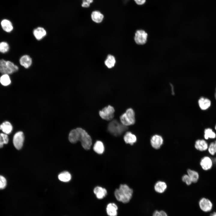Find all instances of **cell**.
Here are the masks:
<instances>
[{
	"label": "cell",
	"instance_id": "27",
	"mask_svg": "<svg viewBox=\"0 0 216 216\" xmlns=\"http://www.w3.org/2000/svg\"><path fill=\"white\" fill-rule=\"evenodd\" d=\"M59 179L63 182H67L70 181L71 178V175L67 171H64L60 173L58 176Z\"/></svg>",
	"mask_w": 216,
	"mask_h": 216
},
{
	"label": "cell",
	"instance_id": "7",
	"mask_svg": "<svg viewBox=\"0 0 216 216\" xmlns=\"http://www.w3.org/2000/svg\"><path fill=\"white\" fill-rule=\"evenodd\" d=\"M24 140V136L23 132L21 131L16 132L13 138V143L15 148L20 150L22 147Z\"/></svg>",
	"mask_w": 216,
	"mask_h": 216
},
{
	"label": "cell",
	"instance_id": "22",
	"mask_svg": "<svg viewBox=\"0 0 216 216\" xmlns=\"http://www.w3.org/2000/svg\"><path fill=\"white\" fill-rule=\"evenodd\" d=\"M91 16L92 20L97 23L101 22L102 21L104 17L103 14L98 11L92 12Z\"/></svg>",
	"mask_w": 216,
	"mask_h": 216
},
{
	"label": "cell",
	"instance_id": "41",
	"mask_svg": "<svg viewBox=\"0 0 216 216\" xmlns=\"http://www.w3.org/2000/svg\"><path fill=\"white\" fill-rule=\"evenodd\" d=\"M215 130H216V125H215Z\"/></svg>",
	"mask_w": 216,
	"mask_h": 216
},
{
	"label": "cell",
	"instance_id": "2",
	"mask_svg": "<svg viewBox=\"0 0 216 216\" xmlns=\"http://www.w3.org/2000/svg\"><path fill=\"white\" fill-rule=\"evenodd\" d=\"M127 129V126L120 123L116 120H114L110 122L108 127V131L111 134L116 136L121 135Z\"/></svg>",
	"mask_w": 216,
	"mask_h": 216
},
{
	"label": "cell",
	"instance_id": "6",
	"mask_svg": "<svg viewBox=\"0 0 216 216\" xmlns=\"http://www.w3.org/2000/svg\"><path fill=\"white\" fill-rule=\"evenodd\" d=\"M148 35V34L144 30H138L136 31L135 34L134 41L137 44L143 45L147 42Z\"/></svg>",
	"mask_w": 216,
	"mask_h": 216
},
{
	"label": "cell",
	"instance_id": "31",
	"mask_svg": "<svg viewBox=\"0 0 216 216\" xmlns=\"http://www.w3.org/2000/svg\"><path fill=\"white\" fill-rule=\"evenodd\" d=\"M0 73L3 74L8 75L12 74L14 73L10 68L5 65L4 67H0Z\"/></svg>",
	"mask_w": 216,
	"mask_h": 216
},
{
	"label": "cell",
	"instance_id": "16",
	"mask_svg": "<svg viewBox=\"0 0 216 216\" xmlns=\"http://www.w3.org/2000/svg\"><path fill=\"white\" fill-rule=\"evenodd\" d=\"M118 209V207L115 204L110 203L107 205L106 208L107 213L109 216H116Z\"/></svg>",
	"mask_w": 216,
	"mask_h": 216
},
{
	"label": "cell",
	"instance_id": "5",
	"mask_svg": "<svg viewBox=\"0 0 216 216\" xmlns=\"http://www.w3.org/2000/svg\"><path fill=\"white\" fill-rule=\"evenodd\" d=\"M115 110L110 105L104 108L99 112V114L103 119L107 121L111 120L114 117Z\"/></svg>",
	"mask_w": 216,
	"mask_h": 216
},
{
	"label": "cell",
	"instance_id": "21",
	"mask_svg": "<svg viewBox=\"0 0 216 216\" xmlns=\"http://www.w3.org/2000/svg\"><path fill=\"white\" fill-rule=\"evenodd\" d=\"M79 132L77 128L71 130L69 134L68 139L70 142L72 143L77 142L78 140Z\"/></svg>",
	"mask_w": 216,
	"mask_h": 216
},
{
	"label": "cell",
	"instance_id": "15",
	"mask_svg": "<svg viewBox=\"0 0 216 216\" xmlns=\"http://www.w3.org/2000/svg\"><path fill=\"white\" fill-rule=\"evenodd\" d=\"M19 61L21 65L26 68H29L32 62L31 58L28 55L22 56L20 58Z\"/></svg>",
	"mask_w": 216,
	"mask_h": 216
},
{
	"label": "cell",
	"instance_id": "3",
	"mask_svg": "<svg viewBox=\"0 0 216 216\" xmlns=\"http://www.w3.org/2000/svg\"><path fill=\"white\" fill-rule=\"evenodd\" d=\"M77 128L79 132L78 140L81 142L82 146L86 150L90 149L92 144L91 136L85 130L82 128Z\"/></svg>",
	"mask_w": 216,
	"mask_h": 216
},
{
	"label": "cell",
	"instance_id": "23",
	"mask_svg": "<svg viewBox=\"0 0 216 216\" xmlns=\"http://www.w3.org/2000/svg\"><path fill=\"white\" fill-rule=\"evenodd\" d=\"M116 62L115 57L112 55H109L104 62V63L108 68H111L114 67Z\"/></svg>",
	"mask_w": 216,
	"mask_h": 216
},
{
	"label": "cell",
	"instance_id": "34",
	"mask_svg": "<svg viewBox=\"0 0 216 216\" xmlns=\"http://www.w3.org/2000/svg\"><path fill=\"white\" fill-rule=\"evenodd\" d=\"M152 216H168V215L166 212L164 211L156 210L154 212Z\"/></svg>",
	"mask_w": 216,
	"mask_h": 216
},
{
	"label": "cell",
	"instance_id": "32",
	"mask_svg": "<svg viewBox=\"0 0 216 216\" xmlns=\"http://www.w3.org/2000/svg\"><path fill=\"white\" fill-rule=\"evenodd\" d=\"M7 185V181L3 176L0 175V189H4Z\"/></svg>",
	"mask_w": 216,
	"mask_h": 216
},
{
	"label": "cell",
	"instance_id": "40",
	"mask_svg": "<svg viewBox=\"0 0 216 216\" xmlns=\"http://www.w3.org/2000/svg\"><path fill=\"white\" fill-rule=\"evenodd\" d=\"M214 96H215V98L216 99V90H215V93Z\"/></svg>",
	"mask_w": 216,
	"mask_h": 216
},
{
	"label": "cell",
	"instance_id": "11",
	"mask_svg": "<svg viewBox=\"0 0 216 216\" xmlns=\"http://www.w3.org/2000/svg\"><path fill=\"white\" fill-rule=\"evenodd\" d=\"M167 188L166 183L163 181H159L154 184V188L155 191L158 193L161 194L164 192Z\"/></svg>",
	"mask_w": 216,
	"mask_h": 216
},
{
	"label": "cell",
	"instance_id": "35",
	"mask_svg": "<svg viewBox=\"0 0 216 216\" xmlns=\"http://www.w3.org/2000/svg\"><path fill=\"white\" fill-rule=\"evenodd\" d=\"M93 2V0H83L81 4L82 6L85 8L88 7L90 3H92Z\"/></svg>",
	"mask_w": 216,
	"mask_h": 216
},
{
	"label": "cell",
	"instance_id": "14",
	"mask_svg": "<svg viewBox=\"0 0 216 216\" xmlns=\"http://www.w3.org/2000/svg\"><path fill=\"white\" fill-rule=\"evenodd\" d=\"M1 27L7 32H10L13 29V26L11 22L8 19H4L1 22Z\"/></svg>",
	"mask_w": 216,
	"mask_h": 216
},
{
	"label": "cell",
	"instance_id": "20",
	"mask_svg": "<svg viewBox=\"0 0 216 216\" xmlns=\"http://www.w3.org/2000/svg\"><path fill=\"white\" fill-rule=\"evenodd\" d=\"M94 192L97 197L100 199L104 198L107 194V191L105 188L99 186L94 188Z\"/></svg>",
	"mask_w": 216,
	"mask_h": 216
},
{
	"label": "cell",
	"instance_id": "10",
	"mask_svg": "<svg viewBox=\"0 0 216 216\" xmlns=\"http://www.w3.org/2000/svg\"><path fill=\"white\" fill-rule=\"evenodd\" d=\"M200 164L203 170H207L211 168L212 163L211 159L209 157L206 156L201 159Z\"/></svg>",
	"mask_w": 216,
	"mask_h": 216
},
{
	"label": "cell",
	"instance_id": "38",
	"mask_svg": "<svg viewBox=\"0 0 216 216\" xmlns=\"http://www.w3.org/2000/svg\"><path fill=\"white\" fill-rule=\"evenodd\" d=\"M214 148L215 152L216 153V140L214 142Z\"/></svg>",
	"mask_w": 216,
	"mask_h": 216
},
{
	"label": "cell",
	"instance_id": "1",
	"mask_svg": "<svg viewBox=\"0 0 216 216\" xmlns=\"http://www.w3.org/2000/svg\"><path fill=\"white\" fill-rule=\"evenodd\" d=\"M133 192V190L126 184H121L118 189L115 190L114 194L118 201L127 203L131 199Z\"/></svg>",
	"mask_w": 216,
	"mask_h": 216
},
{
	"label": "cell",
	"instance_id": "25",
	"mask_svg": "<svg viewBox=\"0 0 216 216\" xmlns=\"http://www.w3.org/2000/svg\"><path fill=\"white\" fill-rule=\"evenodd\" d=\"M93 150L98 154H102L104 151V146L103 142L100 141H97L94 145Z\"/></svg>",
	"mask_w": 216,
	"mask_h": 216
},
{
	"label": "cell",
	"instance_id": "19",
	"mask_svg": "<svg viewBox=\"0 0 216 216\" xmlns=\"http://www.w3.org/2000/svg\"><path fill=\"white\" fill-rule=\"evenodd\" d=\"M198 103L200 108L203 110L208 109L211 104V101L209 99L203 97L200 98Z\"/></svg>",
	"mask_w": 216,
	"mask_h": 216
},
{
	"label": "cell",
	"instance_id": "39",
	"mask_svg": "<svg viewBox=\"0 0 216 216\" xmlns=\"http://www.w3.org/2000/svg\"><path fill=\"white\" fill-rule=\"evenodd\" d=\"M209 216H216V212H214L212 213Z\"/></svg>",
	"mask_w": 216,
	"mask_h": 216
},
{
	"label": "cell",
	"instance_id": "36",
	"mask_svg": "<svg viewBox=\"0 0 216 216\" xmlns=\"http://www.w3.org/2000/svg\"><path fill=\"white\" fill-rule=\"evenodd\" d=\"M208 151L209 153L212 155H214L215 152L214 148V142H211L208 148Z\"/></svg>",
	"mask_w": 216,
	"mask_h": 216
},
{
	"label": "cell",
	"instance_id": "17",
	"mask_svg": "<svg viewBox=\"0 0 216 216\" xmlns=\"http://www.w3.org/2000/svg\"><path fill=\"white\" fill-rule=\"evenodd\" d=\"M124 139L126 142L132 145L136 142L137 140L136 136L130 132H127L124 137Z\"/></svg>",
	"mask_w": 216,
	"mask_h": 216
},
{
	"label": "cell",
	"instance_id": "29",
	"mask_svg": "<svg viewBox=\"0 0 216 216\" xmlns=\"http://www.w3.org/2000/svg\"><path fill=\"white\" fill-rule=\"evenodd\" d=\"M8 141V134L3 133H0V148L2 147L4 144H7Z\"/></svg>",
	"mask_w": 216,
	"mask_h": 216
},
{
	"label": "cell",
	"instance_id": "9",
	"mask_svg": "<svg viewBox=\"0 0 216 216\" xmlns=\"http://www.w3.org/2000/svg\"><path fill=\"white\" fill-rule=\"evenodd\" d=\"M150 142L152 146L157 149L160 148L163 144L164 139L161 136L155 134L151 137Z\"/></svg>",
	"mask_w": 216,
	"mask_h": 216
},
{
	"label": "cell",
	"instance_id": "30",
	"mask_svg": "<svg viewBox=\"0 0 216 216\" xmlns=\"http://www.w3.org/2000/svg\"><path fill=\"white\" fill-rule=\"evenodd\" d=\"M10 47L8 44L5 41L0 42V52L5 53L8 51Z\"/></svg>",
	"mask_w": 216,
	"mask_h": 216
},
{
	"label": "cell",
	"instance_id": "28",
	"mask_svg": "<svg viewBox=\"0 0 216 216\" xmlns=\"http://www.w3.org/2000/svg\"><path fill=\"white\" fill-rule=\"evenodd\" d=\"M215 133L210 128L206 129L204 130L205 138L207 140L208 138L214 139L216 137Z\"/></svg>",
	"mask_w": 216,
	"mask_h": 216
},
{
	"label": "cell",
	"instance_id": "12",
	"mask_svg": "<svg viewBox=\"0 0 216 216\" xmlns=\"http://www.w3.org/2000/svg\"><path fill=\"white\" fill-rule=\"evenodd\" d=\"M13 127L9 121H5L0 125V129L3 133L8 134L12 131Z\"/></svg>",
	"mask_w": 216,
	"mask_h": 216
},
{
	"label": "cell",
	"instance_id": "8",
	"mask_svg": "<svg viewBox=\"0 0 216 216\" xmlns=\"http://www.w3.org/2000/svg\"><path fill=\"white\" fill-rule=\"evenodd\" d=\"M199 205L201 210L206 212L210 211L213 207L211 201L209 199L204 197L200 200Z\"/></svg>",
	"mask_w": 216,
	"mask_h": 216
},
{
	"label": "cell",
	"instance_id": "37",
	"mask_svg": "<svg viewBox=\"0 0 216 216\" xmlns=\"http://www.w3.org/2000/svg\"><path fill=\"white\" fill-rule=\"evenodd\" d=\"M134 1L138 5L143 4L146 1V0H134Z\"/></svg>",
	"mask_w": 216,
	"mask_h": 216
},
{
	"label": "cell",
	"instance_id": "18",
	"mask_svg": "<svg viewBox=\"0 0 216 216\" xmlns=\"http://www.w3.org/2000/svg\"><path fill=\"white\" fill-rule=\"evenodd\" d=\"M208 145L204 140H198L196 141L195 144V147L197 150L200 151H206L208 148Z\"/></svg>",
	"mask_w": 216,
	"mask_h": 216
},
{
	"label": "cell",
	"instance_id": "33",
	"mask_svg": "<svg viewBox=\"0 0 216 216\" xmlns=\"http://www.w3.org/2000/svg\"><path fill=\"white\" fill-rule=\"evenodd\" d=\"M182 181L185 183L187 185H190L191 184L192 182L188 174H185L183 175L182 177Z\"/></svg>",
	"mask_w": 216,
	"mask_h": 216
},
{
	"label": "cell",
	"instance_id": "13",
	"mask_svg": "<svg viewBox=\"0 0 216 216\" xmlns=\"http://www.w3.org/2000/svg\"><path fill=\"white\" fill-rule=\"evenodd\" d=\"M33 34L35 38L38 40H40L45 37L46 34V31L43 27H39L34 29Z\"/></svg>",
	"mask_w": 216,
	"mask_h": 216
},
{
	"label": "cell",
	"instance_id": "24",
	"mask_svg": "<svg viewBox=\"0 0 216 216\" xmlns=\"http://www.w3.org/2000/svg\"><path fill=\"white\" fill-rule=\"evenodd\" d=\"M187 172V174L190 177L192 182H196L199 178V174L198 172L190 169H188Z\"/></svg>",
	"mask_w": 216,
	"mask_h": 216
},
{
	"label": "cell",
	"instance_id": "26",
	"mask_svg": "<svg viewBox=\"0 0 216 216\" xmlns=\"http://www.w3.org/2000/svg\"><path fill=\"white\" fill-rule=\"evenodd\" d=\"M0 83L3 86H6L11 83L10 77L8 74H3L0 77Z\"/></svg>",
	"mask_w": 216,
	"mask_h": 216
},
{
	"label": "cell",
	"instance_id": "4",
	"mask_svg": "<svg viewBox=\"0 0 216 216\" xmlns=\"http://www.w3.org/2000/svg\"><path fill=\"white\" fill-rule=\"evenodd\" d=\"M135 112L131 108H129L120 117L121 123L126 126L132 125L135 122Z\"/></svg>",
	"mask_w": 216,
	"mask_h": 216
}]
</instances>
